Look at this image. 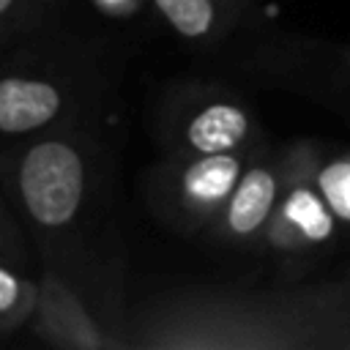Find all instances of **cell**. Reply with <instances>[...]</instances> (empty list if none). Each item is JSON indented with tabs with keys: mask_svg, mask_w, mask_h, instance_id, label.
Returning <instances> with one entry per match:
<instances>
[{
	"mask_svg": "<svg viewBox=\"0 0 350 350\" xmlns=\"http://www.w3.org/2000/svg\"><path fill=\"white\" fill-rule=\"evenodd\" d=\"M104 8H129L134 5V0H98Z\"/></svg>",
	"mask_w": 350,
	"mask_h": 350,
	"instance_id": "obj_12",
	"label": "cell"
},
{
	"mask_svg": "<svg viewBox=\"0 0 350 350\" xmlns=\"http://www.w3.org/2000/svg\"><path fill=\"white\" fill-rule=\"evenodd\" d=\"M14 5H16V0H0V19H5L14 11Z\"/></svg>",
	"mask_w": 350,
	"mask_h": 350,
	"instance_id": "obj_13",
	"label": "cell"
},
{
	"mask_svg": "<svg viewBox=\"0 0 350 350\" xmlns=\"http://www.w3.org/2000/svg\"><path fill=\"white\" fill-rule=\"evenodd\" d=\"M252 134V118L241 104L216 101L202 107L186 126V142L194 153L241 150Z\"/></svg>",
	"mask_w": 350,
	"mask_h": 350,
	"instance_id": "obj_8",
	"label": "cell"
},
{
	"mask_svg": "<svg viewBox=\"0 0 350 350\" xmlns=\"http://www.w3.org/2000/svg\"><path fill=\"white\" fill-rule=\"evenodd\" d=\"M314 180L342 230H350V148L325 153L314 142Z\"/></svg>",
	"mask_w": 350,
	"mask_h": 350,
	"instance_id": "obj_9",
	"label": "cell"
},
{
	"mask_svg": "<svg viewBox=\"0 0 350 350\" xmlns=\"http://www.w3.org/2000/svg\"><path fill=\"white\" fill-rule=\"evenodd\" d=\"M167 25L183 38H202L216 25V3L213 0H153Z\"/></svg>",
	"mask_w": 350,
	"mask_h": 350,
	"instance_id": "obj_10",
	"label": "cell"
},
{
	"mask_svg": "<svg viewBox=\"0 0 350 350\" xmlns=\"http://www.w3.org/2000/svg\"><path fill=\"white\" fill-rule=\"evenodd\" d=\"M131 345L153 350H350V284L183 295L150 309Z\"/></svg>",
	"mask_w": 350,
	"mask_h": 350,
	"instance_id": "obj_1",
	"label": "cell"
},
{
	"mask_svg": "<svg viewBox=\"0 0 350 350\" xmlns=\"http://www.w3.org/2000/svg\"><path fill=\"white\" fill-rule=\"evenodd\" d=\"M284 183L271 224L262 235L276 252H309L336 241L342 224L314 180V142H298L284 156Z\"/></svg>",
	"mask_w": 350,
	"mask_h": 350,
	"instance_id": "obj_2",
	"label": "cell"
},
{
	"mask_svg": "<svg viewBox=\"0 0 350 350\" xmlns=\"http://www.w3.org/2000/svg\"><path fill=\"white\" fill-rule=\"evenodd\" d=\"M284 183V164L276 161H249L241 180L235 183L230 200L219 211V230L224 238L249 243L262 241L276 202L282 197Z\"/></svg>",
	"mask_w": 350,
	"mask_h": 350,
	"instance_id": "obj_5",
	"label": "cell"
},
{
	"mask_svg": "<svg viewBox=\"0 0 350 350\" xmlns=\"http://www.w3.org/2000/svg\"><path fill=\"white\" fill-rule=\"evenodd\" d=\"M33 331L57 347L77 350H104V347H129V342L112 339L85 309L79 295L57 273H46L38 282Z\"/></svg>",
	"mask_w": 350,
	"mask_h": 350,
	"instance_id": "obj_4",
	"label": "cell"
},
{
	"mask_svg": "<svg viewBox=\"0 0 350 350\" xmlns=\"http://www.w3.org/2000/svg\"><path fill=\"white\" fill-rule=\"evenodd\" d=\"M16 186L27 213L41 227H66L85 197L82 153L63 139H41L22 156Z\"/></svg>",
	"mask_w": 350,
	"mask_h": 350,
	"instance_id": "obj_3",
	"label": "cell"
},
{
	"mask_svg": "<svg viewBox=\"0 0 350 350\" xmlns=\"http://www.w3.org/2000/svg\"><path fill=\"white\" fill-rule=\"evenodd\" d=\"M238 150L200 153L180 175V202L194 219H216L246 170Z\"/></svg>",
	"mask_w": 350,
	"mask_h": 350,
	"instance_id": "obj_6",
	"label": "cell"
},
{
	"mask_svg": "<svg viewBox=\"0 0 350 350\" xmlns=\"http://www.w3.org/2000/svg\"><path fill=\"white\" fill-rule=\"evenodd\" d=\"M38 284L19 279L14 271L0 265V328H14L33 317Z\"/></svg>",
	"mask_w": 350,
	"mask_h": 350,
	"instance_id": "obj_11",
	"label": "cell"
},
{
	"mask_svg": "<svg viewBox=\"0 0 350 350\" xmlns=\"http://www.w3.org/2000/svg\"><path fill=\"white\" fill-rule=\"evenodd\" d=\"M63 109L60 90L36 77L0 79V134H25L52 123Z\"/></svg>",
	"mask_w": 350,
	"mask_h": 350,
	"instance_id": "obj_7",
	"label": "cell"
}]
</instances>
